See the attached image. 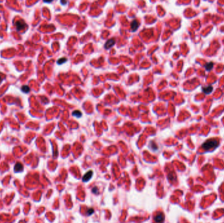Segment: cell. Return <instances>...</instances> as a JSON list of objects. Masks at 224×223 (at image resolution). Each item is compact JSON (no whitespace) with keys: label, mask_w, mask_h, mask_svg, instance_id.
Wrapping results in <instances>:
<instances>
[{"label":"cell","mask_w":224,"mask_h":223,"mask_svg":"<svg viewBox=\"0 0 224 223\" xmlns=\"http://www.w3.org/2000/svg\"><path fill=\"white\" fill-rule=\"evenodd\" d=\"M92 191H93V193H98V188H96V187H94V188H93Z\"/></svg>","instance_id":"cell-14"},{"label":"cell","mask_w":224,"mask_h":223,"mask_svg":"<svg viewBox=\"0 0 224 223\" xmlns=\"http://www.w3.org/2000/svg\"><path fill=\"white\" fill-rule=\"evenodd\" d=\"M0 80H1V76H0Z\"/></svg>","instance_id":"cell-16"},{"label":"cell","mask_w":224,"mask_h":223,"mask_svg":"<svg viewBox=\"0 0 224 223\" xmlns=\"http://www.w3.org/2000/svg\"><path fill=\"white\" fill-rule=\"evenodd\" d=\"M212 90H213V87L212 86H208L203 88V92L206 94H210Z\"/></svg>","instance_id":"cell-8"},{"label":"cell","mask_w":224,"mask_h":223,"mask_svg":"<svg viewBox=\"0 0 224 223\" xmlns=\"http://www.w3.org/2000/svg\"><path fill=\"white\" fill-rule=\"evenodd\" d=\"M23 169H24L23 165H22L21 163H20V162H17V163L16 164V165L15 166V167H14L15 172H16V173L22 172V171L23 170Z\"/></svg>","instance_id":"cell-6"},{"label":"cell","mask_w":224,"mask_h":223,"mask_svg":"<svg viewBox=\"0 0 224 223\" xmlns=\"http://www.w3.org/2000/svg\"><path fill=\"white\" fill-rule=\"evenodd\" d=\"M67 60H68L66 58H60L59 60H58V61H57V64L58 65H61L64 64L65 62H67Z\"/></svg>","instance_id":"cell-12"},{"label":"cell","mask_w":224,"mask_h":223,"mask_svg":"<svg viewBox=\"0 0 224 223\" xmlns=\"http://www.w3.org/2000/svg\"><path fill=\"white\" fill-rule=\"evenodd\" d=\"M66 3H67L66 1H64V2H63V1H61V3H62V4H64V3L66 4Z\"/></svg>","instance_id":"cell-15"},{"label":"cell","mask_w":224,"mask_h":223,"mask_svg":"<svg viewBox=\"0 0 224 223\" xmlns=\"http://www.w3.org/2000/svg\"><path fill=\"white\" fill-rule=\"evenodd\" d=\"M72 115H73V116L77 117V118H80L81 116H82V113L79 111H73L72 113Z\"/></svg>","instance_id":"cell-10"},{"label":"cell","mask_w":224,"mask_h":223,"mask_svg":"<svg viewBox=\"0 0 224 223\" xmlns=\"http://www.w3.org/2000/svg\"><path fill=\"white\" fill-rule=\"evenodd\" d=\"M218 141L217 140L214 139H210L206 141L202 145V147L206 151H208V150H210V149L217 147L218 146Z\"/></svg>","instance_id":"cell-1"},{"label":"cell","mask_w":224,"mask_h":223,"mask_svg":"<svg viewBox=\"0 0 224 223\" xmlns=\"http://www.w3.org/2000/svg\"><path fill=\"white\" fill-rule=\"evenodd\" d=\"M214 64L212 62H210V63H207L205 65V68L206 70H207V71H210L212 69V67H213Z\"/></svg>","instance_id":"cell-11"},{"label":"cell","mask_w":224,"mask_h":223,"mask_svg":"<svg viewBox=\"0 0 224 223\" xmlns=\"http://www.w3.org/2000/svg\"><path fill=\"white\" fill-rule=\"evenodd\" d=\"M93 174V172H92V171H89V172H88L87 173H86L83 177V181H84V182H87V181H88L90 180V179L92 177Z\"/></svg>","instance_id":"cell-5"},{"label":"cell","mask_w":224,"mask_h":223,"mask_svg":"<svg viewBox=\"0 0 224 223\" xmlns=\"http://www.w3.org/2000/svg\"><path fill=\"white\" fill-rule=\"evenodd\" d=\"M164 219H165L164 215L162 213H159L158 215L155 216V218H154L155 223H162L164 221Z\"/></svg>","instance_id":"cell-4"},{"label":"cell","mask_w":224,"mask_h":223,"mask_svg":"<svg viewBox=\"0 0 224 223\" xmlns=\"http://www.w3.org/2000/svg\"><path fill=\"white\" fill-rule=\"evenodd\" d=\"M115 41L114 39H110L109 40L107 41V42L105 43L104 45V47L106 49H109L111 47H112L113 46L115 45Z\"/></svg>","instance_id":"cell-3"},{"label":"cell","mask_w":224,"mask_h":223,"mask_svg":"<svg viewBox=\"0 0 224 223\" xmlns=\"http://www.w3.org/2000/svg\"><path fill=\"white\" fill-rule=\"evenodd\" d=\"M138 26H139V23L138 22V21H136V20H134V21L132 22V23H131V30H132L133 32H135L137 30V29L138 28Z\"/></svg>","instance_id":"cell-7"},{"label":"cell","mask_w":224,"mask_h":223,"mask_svg":"<svg viewBox=\"0 0 224 223\" xmlns=\"http://www.w3.org/2000/svg\"><path fill=\"white\" fill-rule=\"evenodd\" d=\"M21 90L24 93H29V91H30V89L28 85H24V86H22Z\"/></svg>","instance_id":"cell-9"},{"label":"cell","mask_w":224,"mask_h":223,"mask_svg":"<svg viewBox=\"0 0 224 223\" xmlns=\"http://www.w3.org/2000/svg\"><path fill=\"white\" fill-rule=\"evenodd\" d=\"M94 212V209H90L88 210V211H87V215H90L91 214H93Z\"/></svg>","instance_id":"cell-13"},{"label":"cell","mask_w":224,"mask_h":223,"mask_svg":"<svg viewBox=\"0 0 224 223\" xmlns=\"http://www.w3.org/2000/svg\"><path fill=\"white\" fill-rule=\"evenodd\" d=\"M26 24L24 22L23 20H18L15 22V26H16V30L20 31V30H24L25 28L26 27Z\"/></svg>","instance_id":"cell-2"}]
</instances>
